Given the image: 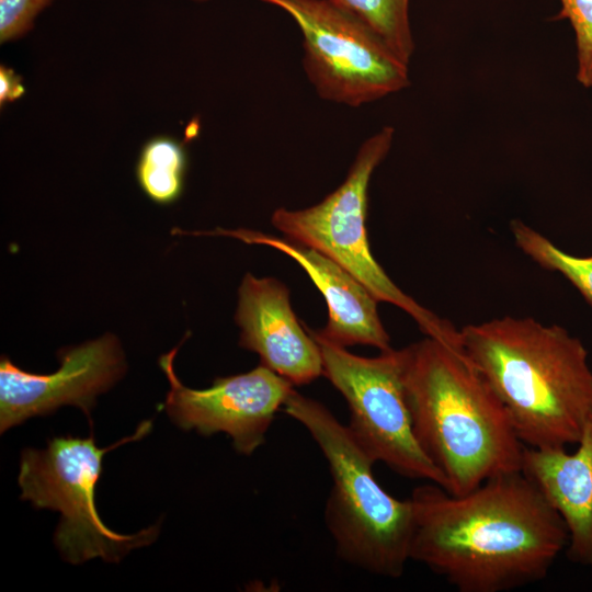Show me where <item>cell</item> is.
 Segmentation results:
<instances>
[{
	"label": "cell",
	"mask_w": 592,
	"mask_h": 592,
	"mask_svg": "<svg viewBox=\"0 0 592 592\" xmlns=\"http://www.w3.org/2000/svg\"><path fill=\"white\" fill-rule=\"evenodd\" d=\"M515 244L543 269L563 275L592 306V255L569 254L520 220L511 223Z\"/></svg>",
	"instance_id": "obj_16"
},
{
	"label": "cell",
	"mask_w": 592,
	"mask_h": 592,
	"mask_svg": "<svg viewBox=\"0 0 592 592\" xmlns=\"http://www.w3.org/2000/svg\"><path fill=\"white\" fill-rule=\"evenodd\" d=\"M576 445L572 453L525 446L521 470L562 519L567 558L592 566V415Z\"/></svg>",
	"instance_id": "obj_13"
},
{
	"label": "cell",
	"mask_w": 592,
	"mask_h": 592,
	"mask_svg": "<svg viewBox=\"0 0 592 592\" xmlns=\"http://www.w3.org/2000/svg\"><path fill=\"white\" fill-rule=\"evenodd\" d=\"M196 1H205V0H196ZM262 1L266 2L267 0H262Z\"/></svg>",
	"instance_id": "obj_20"
},
{
	"label": "cell",
	"mask_w": 592,
	"mask_h": 592,
	"mask_svg": "<svg viewBox=\"0 0 592 592\" xmlns=\"http://www.w3.org/2000/svg\"><path fill=\"white\" fill-rule=\"evenodd\" d=\"M266 2L298 24L304 69L322 99L360 106L409 84L408 64L371 27L329 0Z\"/></svg>",
	"instance_id": "obj_8"
},
{
	"label": "cell",
	"mask_w": 592,
	"mask_h": 592,
	"mask_svg": "<svg viewBox=\"0 0 592 592\" xmlns=\"http://www.w3.org/2000/svg\"><path fill=\"white\" fill-rule=\"evenodd\" d=\"M58 357L60 366L52 374L30 373L1 357V433L66 405L81 409L91 422L98 395L109 390L126 369L119 342L111 333L61 350Z\"/></svg>",
	"instance_id": "obj_10"
},
{
	"label": "cell",
	"mask_w": 592,
	"mask_h": 592,
	"mask_svg": "<svg viewBox=\"0 0 592 592\" xmlns=\"http://www.w3.org/2000/svg\"><path fill=\"white\" fill-rule=\"evenodd\" d=\"M283 410L307 430L327 460L332 486L325 522L338 556L372 574L400 578L410 560V498L397 499L379 485L375 462L325 405L293 389Z\"/></svg>",
	"instance_id": "obj_4"
},
{
	"label": "cell",
	"mask_w": 592,
	"mask_h": 592,
	"mask_svg": "<svg viewBox=\"0 0 592 592\" xmlns=\"http://www.w3.org/2000/svg\"><path fill=\"white\" fill-rule=\"evenodd\" d=\"M402 357L413 433L445 490L464 494L491 477L521 470L525 445L460 340L426 337L403 348Z\"/></svg>",
	"instance_id": "obj_2"
},
{
	"label": "cell",
	"mask_w": 592,
	"mask_h": 592,
	"mask_svg": "<svg viewBox=\"0 0 592 592\" xmlns=\"http://www.w3.org/2000/svg\"><path fill=\"white\" fill-rule=\"evenodd\" d=\"M207 234L267 246L296 261L326 300L328 321L325 328L317 330L325 339L343 348L363 344L379 351L391 349L390 338L378 316V300L353 274L329 257L288 238L249 229L217 228Z\"/></svg>",
	"instance_id": "obj_12"
},
{
	"label": "cell",
	"mask_w": 592,
	"mask_h": 592,
	"mask_svg": "<svg viewBox=\"0 0 592 592\" xmlns=\"http://www.w3.org/2000/svg\"><path fill=\"white\" fill-rule=\"evenodd\" d=\"M235 320L239 345L259 355L262 365L294 386L323 375L318 343L292 309L288 288L273 277L247 273L238 292Z\"/></svg>",
	"instance_id": "obj_11"
},
{
	"label": "cell",
	"mask_w": 592,
	"mask_h": 592,
	"mask_svg": "<svg viewBox=\"0 0 592 592\" xmlns=\"http://www.w3.org/2000/svg\"><path fill=\"white\" fill-rule=\"evenodd\" d=\"M394 128L385 126L367 138L342 184L320 203L304 209L277 208L271 221L286 238L314 248L353 274L378 301L411 316L426 337L456 341L459 330L403 293L372 254L367 229L371 177L388 153Z\"/></svg>",
	"instance_id": "obj_6"
},
{
	"label": "cell",
	"mask_w": 592,
	"mask_h": 592,
	"mask_svg": "<svg viewBox=\"0 0 592 592\" xmlns=\"http://www.w3.org/2000/svg\"><path fill=\"white\" fill-rule=\"evenodd\" d=\"M25 93L22 77L12 68L0 66V106L14 102Z\"/></svg>",
	"instance_id": "obj_19"
},
{
	"label": "cell",
	"mask_w": 592,
	"mask_h": 592,
	"mask_svg": "<svg viewBox=\"0 0 592 592\" xmlns=\"http://www.w3.org/2000/svg\"><path fill=\"white\" fill-rule=\"evenodd\" d=\"M410 500V560L459 592H504L544 580L567 546L562 519L522 470L464 494L426 482Z\"/></svg>",
	"instance_id": "obj_1"
},
{
	"label": "cell",
	"mask_w": 592,
	"mask_h": 592,
	"mask_svg": "<svg viewBox=\"0 0 592 592\" xmlns=\"http://www.w3.org/2000/svg\"><path fill=\"white\" fill-rule=\"evenodd\" d=\"M459 338L526 447L579 442L592 415V369L580 339L558 325L510 316L467 325Z\"/></svg>",
	"instance_id": "obj_3"
},
{
	"label": "cell",
	"mask_w": 592,
	"mask_h": 592,
	"mask_svg": "<svg viewBox=\"0 0 592 592\" xmlns=\"http://www.w3.org/2000/svg\"><path fill=\"white\" fill-rule=\"evenodd\" d=\"M371 27L389 48L409 65L414 50L409 0H329Z\"/></svg>",
	"instance_id": "obj_15"
},
{
	"label": "cell",
	"mask_w": 592,
	"mask_h": 592,
	"mask_svg": "<svg viewBox=\"0 0 592 592\" xmlns=\"http://www.w3.org/2000/svg\"><path fill=\"white\" fill-rule=\"evenodd\" d=\"M55 0H0V42L16 41L34 26L36 16Z\"/></svg>",
	"instance_id": "obj_18"
},
{
	"label": "cell",
	"mask_w": 592,
	"mask_h": 592,
	"mask_svg": "<svg viewBox=\"0 0 592 592\" xmlns=\"http://www.w3.org/2000/svg\"><path fill=\"white\" fill-rule=\"evenodd\" d=\"M177 351L174 348L159 358L170 385L163 403L170 419L184 431L206 436L226 433L238 453L253 454L263 445L294 385L260 364L247 373L216 378L205 389L189 388L173 368Z\"/></svg>",
	"instance_id": "obj_9"
},
{
	"label": "cell",
	"mask_w": 592,
	"mask_h": 592,
	"mask_svg": "<svg viewBox=\"0 0 592 592\" xmlns=\"http://www.w3.org/2000/svg\"><path fill=\"white\" fill-rule=\"evenodd\" d=\"M186 164V152L182 144L170 136H156L141 148L136 178L151 201L171 204L182 194Z\"/></svg>",
	"instance_id": "obj_14"
},
{
	"label": "cell",
	"mask_w": 592,
	"mask_h": 592,
	"mask_svg": "<svg viewBox=\"0 0 592 592\" xmlns=\"http://www.w3.org/2000/svg\"><path fill=\"white\" fill-rule=\"evenodd\" d=\"M561 10L555 19L569 20L577 43V79L592 87V0H560Z\"/></svg>",
	"instance_id": "obj_17"
},
{
	"label": "cell",
	"mask_w": 592,
	"mask_h": 592,
	"mask_svg": "<svg viewBox=\"0 0 592 592\" xmlns=\"http://www.w3.org/2000/svg\"><path fill=\"white\" fill-rule=\"evenodd\" d=\"M319 345L323 376L343 396L348 428L361 448L396 474L433 482L445 480L421 449L412 429L403 386L402 349L377 356L355 355L307 328Z\"/></svg>",
	"instance_id": "obj_7"
},
{
	"label": "cell",
	"mask_w": 592,
	"mask_h": 592,
	"mask_svg": "<svg viewBox=\"0 0 592 592\" xmlns=\"http://www.w3.org/2000/svg\"><path fill=\"white\" fill-rule=\"evenodd\" d=\"M151 426L150 420L144 421L133 435L105 448L90 434L87 439L56 436L43 449H23L18 478L21 499L34 508L60 512L55 544L66 561L77 565L100 557L118 562L132 549L150 545L158 537V525L133 535L114 532L100 517L94 498L105 453L143 439Z\"/></svg>",
	"instance_id": "obj_5"
}]
</instances>
